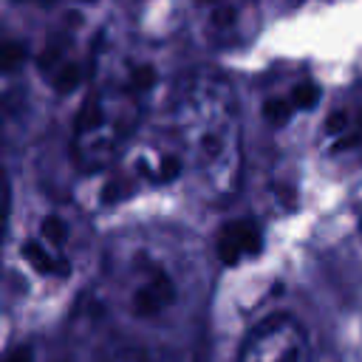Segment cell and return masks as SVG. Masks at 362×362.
<instances>
[{
    "mask_svg": "<svg viewBox=\"0 0 362 362\" xmlns=\"http://www.w3.org/2000/svg\"><path fill=\"white\" fill-rule=\"evenodd\" d=\"M305 337L294 317L272 314L260 320L243 339L238 362H303Z\"/></svg>",
    "mask_w": 362,
    "mask_h": 362,
    "instance_id": "obj_1",
    "label": "cell"
},
{
    "mask_svg": "<svg viewBox=\"0 0 362 362\" xmlns=\"http://www.w3.org/2000/svg\"><path fill=\"white\" fill-rule=\"evenodd\" d=\"M173 300H175V286H173L170 274L158 266H150L144 272V277L133 286L127 308L136 320H153L161 311H167L173 305Z\"/></svg>",
    "mask_w": 362,
    "mask_h": 362,
    "instance_id": "obj_2",
    "label": "cell"
},
{
    "mask_svg": "<svg viewBox=\"0 0 362 362\" xmlns=\"http://www.w3.org/2000/svg\"><path fill=\"white\" fill-rule=\"evenodd\" d=\"M260 229L252 221H229L223 223L218 235V257L226 266L240 263L243 257H252L260 252Z\"/></svg>",
    "mask_w": 362,
    "mask_h": 362,
    "instance_id": "obj_3",
    "label": "cell"
},
{
    "mask_svg": "<svg viewBox=\"0 0 362 362\" xmlns=\"http://www.w3.org/2000/svg\"><path fill=\"white\" fill-rule=\"evenodd\" d=\"M23 257L40 272V274H65L71 266L65 260H57L54 255H48V249H42L37 240H25L23 243Z\"/></svg>",
    "mask_w": 362,
    "mask_h": 362,
    "instance_id": "obj_4",
    "label": "cell"
},
{
    "mask_svg": "<svg viewBox=\"0 0 362 362\" xmlns=\"http://www.w3.org/2000/svg\"><path fill=\"white\" fill-rule=\"evenodd\" d=\"M320 102V88L314 82H300L291 88V105L300 110H311Z\"/></svg>",
    "mask_w": 362,
    "mask_h": 362,
    "instance_id": "obj_5",
    "label": "cell"
},
{
    "mask_svg": "<svg viewBox=\"0 0 362 362\" xmlns=\"http://www.w3.org/2000/svg\"><path fill=\"white\" fill-rule=\"evenodd\" d=\"M79 79H82V68L76 62H65V65H59V71L54 76V88L59 93H68V90H74L79 85Z\"/></svg>",
    "mask_w": 362,
    "mask_h": 362,
    "instance_id": "obj_6",
    "label": "cell"
},
{
    "mask_svg": "<svg viewBox=\"0 0 362 362\" xmlns=\"http://www.w3.org/2000/svg\"><path fill=\"white\" fill-rule=\"evenodd\" d=\"M99 122H102L99 102H96V99H88V102L82 105L79 116H76V133H82V130H88V127H96Z\"/></svg>",
    "mask_w": 362,
    "mask_h": 362,
    "instance_id": "obj_7",
    "label": "cell"
},
{
    "mask_svg": "<svg viewBox=\"0 0 362 362\" xmlns=\"http://www.w3.org/2000/svg\"><path fill=\"white\" fill-rule=\"evenodd\" d=\"M107 362H153V359L139 345H119V348H113V354H110Z\"/></svg>",
    "mask_w": 362,
    "mask_h": 362,
    "instance_id": "obj_8",
    "label": "cell"
},
{
    "mask_svg": "<svg viewBox=\"0 0 362 362\" xmlns=\"http://www.w3.org/2000/svg\"><path fill=\"white\" fill-rule=\"evenodd\" d=\"M263 116L272 122V124H286L288 116H291V102H283V99H272L263 105Z\"/></svg>",
    "mask_w": 362,
    "mask_h": 362,
    "instance_id": "obj_9",
    "label": "cell"
},
{
    "mask_svg": "<svg viewBox=\"0 0 362 362\" xmlns=\"http://www.w3.org/2000/svg\"><path fill=\"white\" fill-rule=\"evenodd\" d=\"M40 229H42V238H45L48 243H54V246H59V243L65 240V223H62L57 215H48V218H42Z\"/></svg>",
    "mask_w": 362,
    "mask_h": 362,
    "instance_id": "obj_10",
    "label": "cell"
},
{
    "mask_svg": "<svg viewBox=\"0 0 362 362\" xmlns=\"http://www.w3.org/2000/svg\"><path fill=\"white\" fill-rule=\"evenodd\" d=\"M23 57H25V45L11 40V42H6V45H3L0 65H3L6 71H14V68H17V62H23Z\"/></svg>",
    "mask_w": 362,
    "mask_h": 362,
    "instance_id": "obj_11",
    "label": "cell"
},
{
    "mask_svg": "<svg viewBox=\"0 0 362 362\" xmlns=\"http://www.w3.org/2000/svg\"><path fill=\"white\" fill-rule=\"evenodd\" d=\"M153 82H156V68H153V65H139V68H133V74H130V88L147 90Z\"/></svg>",
    "mask_w": 362,
    "mask_h": 362,
    "instance_id": "obj_12",
    "label": "cell"
},
{
    "mask_svg": "<svg viewBox=\"0 0 362 362\" xmlns=\"http://www.w3.org/2000/svg\"><path fill=\"white\" fill-rule=\"evenodd\" d=\"M348 110H334V113H328V119H325V133H331V136H339L345 127H348Z\"/></svg>",
    "mask_w": 362,
    "mask_h": 362,
    "instance_id": "obj_13",
    "label": "cell"
},
{
    "mask_svg": "<svg viewBox=\"0 0 362 362\" xmlns=\"http://www.w3.org/2000/svg\"><path fill=\"white\" fill-rule=\"evenodd\" d=\"M57 59H59V45L54 42V45H45L40 54H37V68L40 71H51L54 65H57Z\"/></svg>",
    "mask_w": 362,
    "mask_h": 362,
    "instance_id": "obj_14",
    "label": "cell"
},
{
    "mask_svg": "<svg viewBox=\"0 0 362 362\" xmlns=\"http://www.w3.org/2000/svg\"><path fill=\"white\" fill-rule=\"evenodd\" d=\"M178 173H181V161L175 156H164L161 158V167H158V178L161 181H173Z\"/></svg>",
    "mask_w": 362,
    "mask_h": 362,
    "instance_id": "obj_15",
    "label": "cell"
},
{
    "mask_svg": "<svg viewBox=\"0 0 362 362\" xmlns=\"http://www.w3.org/2000/svg\"><path fill=\"white\" fill-rule=\"evenodd\" d=\"M356 144H362V127H356V130L339 136L337 144H334V150H348V147H356Z\"/></svg>",
    "mask_w": 362,
    "mask_h": 362,
    "instance_id": "obj_16",
    "label": "cell"
},
{
    "mask_svg": "<svg viewBox=\"0 0 362 362\" xmlns=\"http://www.w3.org/2000/svg\"><path fill=\"white\" fill-rule=\"evenodd\" d=\"M6 362H34V354H31L28 345H17L14 351H8Z\"/></svg>",
    "mask_w": 362,
    "mask_h": 362,
    "instance_id": "obj_17",
    "label": "cell"
},
{
    "mask_svg": "<svg viewBox=\"0 0 362 362\" xmlns=\"http://www.w3.org/2000/svg\"><path fill=\"white\" fill-rule=\"evenodd\" d=\"M212 20L221 23V25H226L229 20H235V8H232V6H221V8L212 11Z\"/></svg>",
    "mask_w": 362,
    "mask_h": 362,
    "instance_id": "obj_18",
    "label": "cell"
},
{
    "mask_svg": "<svg viewBox=\"0 0 362 362\" xmlns=\"http://www.w3.org/2000/svg\"><path fill=\"white\" fill-rule=\"evenodd\" d=\"M218 150H221L218 139H215V136H204V153H206V156H215Z\"/></svg>",
    "mask_w": 362,
    "mask_h": 362,
    "instance_id": "obj_19",
    "label": "cell"
},
{
    "mask_svg": "<svg viewBox=\"0 0 362 362\" xmlns=\"http://www.w3.org/2000/svg\"><path fill=\"white\" fill-rule=\"evenodd\" d=\"M45 3H48V0H45Z\"/></svg>",
    "mask_w": 362,
    "mask_h": 362,
    "instance_id": "obj_20",
    "label": "cell"
}]
</instances>
